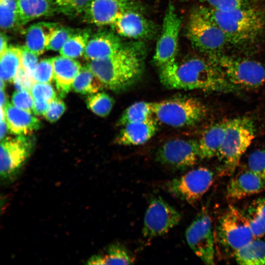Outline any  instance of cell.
<instances>
[{
  "label": "cell",
  "instance_id": "cell-2",
  "mask_svg": "<svg viewBox=\"0 0 265 265\" xmlns=\"http://www.w3.org/2000/svg\"><path fill=\"white\" fill-rule=\"evenodd\" d=\"M142 57L137 46H123L113 55L91 60L86 66L104 86L120 91L130 87L140 77L143 69Z\"/></svg>",
  "mask_w": 265,
  "mask_h": 265
},
{
  "label": "cell",
  "instance_id": "cell-20",
  "mask_svg": "<svg viewBox=\"0 0 265 265\" xmlns=\"http://www.w3.org/2000/svg\"><path fill=\"white\" fill-rule=\"evenodd\" d=\"M53 71V78L61 97L69 92L75 78L81 68L77 61L63 55L51 58Z\"/></svg>",
  "mask_w": 265,
  "mask_h": 265
},
{
  "label": "cell",
  "instance_id": "cell-11",
  "mask_svg": "<svg viewBox=\"0 0 265 265\" xmlns=\"http://www.w3.org/2000/svg\"><path fill=\"white\" fill-rule=\"evenodd\" d=\"M186 241L195 254L205 264H214L216 253L214 231L212 220L204 210L199 213L187 228Z\"/></svg>",
  "mask_w": 265,
  "mask_h": 265
},
{
  "label": "cell",
  "instance_id": "cell-44",
  "mask_svg": "<svg viewBox=\"0 0 265 265\" xmlns=\"http://www.w3.org/2000/svg\"><path fill=\"white\" fill-rule=\"evenodd\" d=\"M49 105V103L44 100H34L33 112L35 115H44Z\"/></svg>",
  "mask_w": 265,
  "mask_h": 265
},
{
  "label": "cell",
  "instance_id": "cell-30",
  "mask_svg": "<svg viewBox=\"0 0 265 265\" xmlns=\"http://www.w3.org/2000/svg\"><path fill=\"white\" fill-rule=\"evenodd\" d=\"M152 103L136 102L127 107L122 113L117 122L118 126L131 123L144 121L152 117Z\"/></svg>",
  "mask_w": 265,
  "mask_h": 265
},
{
  "label": "cell",
  "instance_id": "cell-3",
  "mask_svg": "<svg viewBox=\"0 0 265 265\" xmlns=\"http://www.w3.org/2000/svg\"><path fill=\"white\" fill-rule=\"evenodd\" d=\"M206 8L225 33L228 42L232 44H242L254 40L265 26V17L262 11L251 6L225 12Z\"/></svg>",
  "mask_w": 265,
  "mask_h": 265
},
{
  "label": "cell",
  "instance_id": "cell-17",
  "mask_svg": "<svg viewBox=\"0 0 265 265\" xmlns=\"http://www.w3.org/2000/svg\"><path fill=\"white\" fill-rule=\"evenodd\" d=\"M265 190V181L249 169L235 175L229 181L226 189L228 200H239Z\"/></svg>",
  "mask_w": 265,
  "mask_h": 265
},
{
  "label": "cell",
  "instance_id": "cell-23",
  "mask_svg": "<svg viewBox=\"0 0 265 265\" xmlns=\"http://www.w3.org/2000/svg\"><path fill=\"white\" fill-rule=\"evenodd\" d=\"M57 26L55 23L45 22L32 25L26 32L25 46L38 56L43 54Z\"/></svg>",
  "mask_w": 265,
  "mask_h": 265
},
{
  "label": "cell",
  "instance_id": "cell-25",
  "mask_svg": "<svg viewBox=\"0 0 265 265\" xmlns=\"http://www.w3.org/2000/svg\"><path fill=\"white\" fill-rule=\"evenodd\" d=\"M20 26L51 13L53 8L49 0H17Z\"/></svg>",
  "mask_w": 265,
  "mask_h": 265
},
{
  "label": "cell",
  "instance_id": "cell-27",
  "mask_svg": "<svg viewBox=\"0 0 265 265\" xmlns=\"http://www.w3.org/2000/svg\"><path fill=\"white\" fill-rule=\"evenodd\" d=\"M255 238L265 235V197L253 200L243 212Z\"/></svg>",
  "mask_w": 265,
  "mask_h": 265
},
{
  "label": "cell",
  "instance_id": "cell-19",
  "mask_svg": "<svg viewBox=\"0 0 265 265\" xmlns=\"http://www.w3.org/2000/svg\"><path fill=\"white\" fill-rule=\"evenodd\" d=\"M158 130L157 121L153 117L139 122L127 124L124 126L115 139L120 145H139L150 140Z\"/></svg>",
  "mask_w": 265,
  "mask_h": 265
},
{
  "label": "cell",
  "instance_id": "cell-32",
  "mask_svg": "<svg viewBox=\"0 0 265 265\" xmlns=\"http://www.w3.org/2000/svg\"><path fill=\"white\" fill-rule=\"evenodd\" d=\"M0 26L3 30L20 26L17 0H0Z\"/></svg>",
  "mask_w": 265,
  "mask_h": 265
},
{
  "label": "cell",
  "instance_id": "cell-8",
  "mask_svg": "<svg viewBox=\"0 0 265 265\" xmlns=\"http://www.w3.org/2000/svg\"><path fill=\"white\" fill-rule=\"evenodd\" d=\"M209 57L227 80L239 89L259 88L265 82V67L258 61L222 53Z\"/></svg>",
  "mask_w": 265,
  "mask_h": 265
},
{
  "label": "cell",
  "instance_id": "cell-4",
  "mask_svg": "<svg viewBox=\"0 0 265 265\" xmlns=\"http://www.w3.org/2000/svg\"><path fill=\"white\" fill-rule=\"evenodd\" d=\"M216 252L220 257H234L255 238L243 212L231 206L218 219L214 230Z\"/></svg>",
  "mask_w": 265,
  "mask_h": 265
},
{
  "label": "cell",
  "instance_id": "cell-37",
  "mask_svg": "<svg viewBox=\"0 0 265 265\" xmlns=\"http://www.w3.org/2000/svg\"><path fill=\"white\" fill-rule=\"evenodd\" d=\"M210 7L220 11H229L250 6V0H201Z\"/></svg>",
  "mask_w": 265,
  "mask_h": 265
},
{
  "label": "cell",
  "instance_id": "cell-12",
  "mask_svg": "<svg viewBox=\"0 0 265 265\" xmlns=\"http://www.w3.org/2000/svg\"><path fill=\"white\" fill-rule=\"evenodd\" d=\"M32 145L23 135L7 137L0 143V179L3 184L15 181L30 155Z\"/></svg>",
  "mask_w": 265,
  "mask_h": 265
},
{
  "label": "cell",
  "instance_id": "cell-48",
  "mask_svg": "<svg viewBox=\"0 0 265 265\" xmlns=\"http://www.w3.org/2000/svg\"></svg>",
  "mask_w": 265,
  "mask_h": 265
},
{
  "label": "cell",
  "instance_id": "cell-40",
  "mask_svg": "<svg viewBox=\"0 0 265 265\" xmlns=\"http://www.w3.org/2000/svg\"><path fill=\"white\" fill-rule=\"evenodd\" d=\"M33 98L29 91L17 90L12 95V103L15 107L31 113L34 103Z\"/></svg>",
  "mask_w": 265,
  "mask_h": 265
},
{
  "label": "cell",
  "instance_id": "cell-31",
  "mask_svg": "<svg viewBox=\"0 0 265 265\" xmlns=\"http://www.w3.org/2000/svg\"><path fill=\"white\" fill-rule=\"evenodd\" d=\"M90 37V32L87 30L75 32L59 51L60 54L71 58L81 56Z\"/></svg>",
  "mask_w": 265,
  "mask_h": 265
},
{
  "label": "cell",
  "instance_id": "cell-26",
  "mask_svg": "<svg viewBox=\"0 0 265 265\" xmlns=\"http://www.w3.org/2000/svg\"><path fill=\"white\" fill-rule=\"evenodd\" d=\"M234 257L240 265H265V241L255 238L239 249Z\"/></svg>",
  "mask_w": 265,
  "mask_h": 265
},
{
  "label": "cell",
  "instance_id": "cell-22",
  "mask_svg": "<svg viewBox=\"0 0 265 265\" xmlns=\"http://www.w3.org/2000/svg\"><path fill=\"white\" fill-rule=\"evenodd\" d=\"M229 119L217 122L207 128L198 141L200 159L216 156L224 140Z\"/></svg>",
  "mask_w": 265,
  "mask_h": 265
},
{
  "label": "cell",
  "instance_id": "cell-13",
  "mask_svg": "<svg viewBox=\"0 0 265 265\" xmlns=\"http://www.w3.org/2000/svg\"><path fill=\"white\" fill-rule=\"evenodd\" d=\"M181 24L174 6L170 2L165 12L161 34L153 57L154 62L159 68L176 60Z\"/></svg>",
  "mask_w": 265,
  "mask_h": 265
},
{
  "label": "cell",
  "instance_id": "cell-41",
  "mask_svg": "<svg viewBox=\"0 0 265 265\" xmlns=\"http://www.w3.org/2000/svg\"><path fill=\"white\" fill-rule=\"evenodd\" d=\"M14 85L17 90L31 91L35 83L33 77L21 66L13 79Z\"/></svg>",
  "mask_w": 265,
  "mask_h": 265
},
{
  "label": "cell",
  "instance_id": "cell-29",
  "mask_svg": "<svg viewBox=\"0 0 265 265\" xmlns=\"http://www.w3.org/2000/svg\"><path fill=\"white\" fill-rule=\"evenodd\" d=\"M104 87L102 82L86 66L81 67L72 84L73 90L81 94H92Z\"/></svg>",
  "mask_w": 265,
  "mask_h": 265
},
{
  "label": "cell",
  "instance_id": "cell-16",
  "mask_svg": "<svg viewBox=\"0 0 265 265\" xmlns=\"http://www.w3.org/2000/svg\"><path fill=\"white\" fill-rule=\"evenodd\" d=\"M112 26L119 35L135 39L150 37L155 29L153 24L135 9L123 12Z\"/></svg>",
  "mask_w": 265,
  "mask_h": 265
},
{
  "label": "cell",
  "instance_id": "cell-7",
  "mask_svg": "<svg viewBox=\"0 0 265 265\" xmlns=\"http://www.w3.org/2000/svg\"><path fill=\"white\" fill-rule=\"evenodd\" d=\"M152 107L159 121L176 128L197 124L208 111L203 103L191 97H175L152 103Z\"/></svg>",
  "mask_w": 265,
  "mask_h": 265
},
{
  "label": "cell",
  "instance_id": "cell-18",
  "mask_svg": "<svg viewBox=\"0 0 265 265\" xmlns=\"http://www.w3.org/2000/svg\"><path fill=\"white\" fill-rule=\"evenodd\" d=\"M122 47L117 35L108 31H100L90 37L83 55L90 61L103 59L113 55Z\"/></svg>",
  "mask_w": 265,
  "mask_h": 265
},
{
  "label": "cell",
  "instance_id": "cell-5",
  "mask_svg": "<svg viewBox=\"0 0 265 265\" xmlns=\"http://www.w3.org/2000/svg\"><path fill=\"white\" fill-rule=\"evenodd\" d=\"M255 133L251 117L243 116L229 119L224 140L216 156L221 164L220 175H230L235 172Z\"/></svg>",
  "mask_w": 265,
  "mask_h": 265
},
{
  "label": "cell",
  "instance_id": "cell-39",
  "mask_svg": "<svg viewBox=\"0 0 265 265\" xmlns=\"http://www.w3.org/2000/svg\"><path fill=\"white\" fill-rule=\"evenodd\" d=\"M31 94L34 100H44L48 103L56 98L55 91L49 83H35Z\"/></svg>",
  "mask_w": 265,
  "mask_h": 265
},
{
  "label": "cell",
  "instance_id": "cell-46",
  "mask_svg": "<svg viewBox=\"0 0 265 265\" xmlns=\"http://www.w3.org/2000/svg\"><path fill=\"white\" fill-rule=\"evenodd\" d=\"M0 140L3 139V138L5 136L6 133L7 132L8 127L7 126V123L5 119L0 120Z\"/></svg>",
  "mask_w": 265,
  "mask_h": 265
},
{
  "label": "cell",
  "instance_id": "cell-10",
  "mask_svg": "<svg viewBox=\"0 0 265 265\" xmlns=\"http://www.w3.org/2000/svg\"><path fill=\"white\" fill-rule=\"evenodd\" d=\"M182 214L160 196L153 198L146 210L142 230L148 240L163 236L178 225Z\"/></svg>",
  "mask_w": 265,
  "mask_h": 265
},
{
  "label": "cell",
  "instance_id": "cell-15",
  "mask_svg": "<svg viewBox=\"0 0 265 265\" xmlns=\"http://www.w3.org/2000/svg\"><path fill=\"white\" fill-rule=\"evenodd\" d=\"M131 9H134L133 0H90L84 19L98 26L112 25L121 14Z\"/></svg>",
  "mask_w": 265,
  "mask_h": 265
},
{
  "label": "cell",
  "instance_id": "cell-42",
  "mask_svg": "<svg viewBox=\"0 0 265 265\" xmlns=\"http://www.w3.org/2000/svg\"><path fill=\"white\" fill-rule=\"evenodd\" d=\"M65 110L66 106L63 101L55 98L49 103L48 108L44 115L48 121L54 122L61 117Z\"/></svg>",
  "mask_w": 265,
  "mask_h": 265
},
{
  "label": "cell",
  "instance_id": "cell-33",
  "mask_svg": "<svg viewBox=\"0 0 265 265\" xmlns=\"http://www.w3.org/2000/svg\"><path fill=\"white\" fill-rule=\"evenodd\" d=\"M88 108L96 115L106 117L110 112L114 104V100L105 92L91 94L86 99Z\"/></svg>",
  "mask_w": 265,
  "mask_h": 265
},
{
  "label": "cell",
  "instance_id": "cell-34",
  "mask_svg": "<svg viewBox=\"0 0 265 265\" xmlns=\"http://www.w3.org/2000/svg\"><path fill=\"white\" fill-rule=\"evenodd\" d=\"M53 0L61 13L70 16H76L84 11L90 0Z\"/></svg>",
  "mask_w": 265,
  "mask_h": 265
},
{
  "label": "cell",
  "instance_id": "cell-38",
  "mask_svg": "<svg viewBox=\"0 0 265 265\" xmlns=\"http://www.w3.org/2000/svg\"><path fill=\"white\" fill-rule=\"evenodd\" d=\"M32 77L35 82H51L54 78L51 58L44 59L38 62Z\"/></svg>",
  "mask_w": 265,
  "mask_h": 265
},
{
  "label": "cell",
  "instance_id": "cell-36",
  "mask_svg": "<svg viewBox=\"0 0 265 265\" xmlns=\"http://www.w3.org/2000/svg\"><path fill=\"white\" fill-rule=\"evenodd\" d=\"M247 167L248 169L265 181V147L256 150L250 154Z\"/></svg>",
  "mask_w": 265,
  "mask_h": 265
},
{
  "label": "cell",
  "instance_id": "cell-1",
  "mask_svg": "<svg viewBox=\"0 0 265 265\" xmlns=\"http://www.w3.org/2000/svg\"><path fill=\"white\" fill-rule=\"evenodd\" d=\"M159 69L160 82L169 89L222 93H236L240 90L227 80L209 57L190 56Z\"/></svg>",
  "mask_w": 265,
  "mask_h": 265
},
{
  "label": "cell",
  "instance_id": "cell-47",
  "mask_svg": "<svg viewBox=\"0 0 265 265\" xmlns=\"http://www.w3.org/2000/svg\"><path fill=\"white\" fill-rule=\"evenodd\" d=\"M7 103L6 97L4 89H0V107L4 108Z\"/></svg>",
  "mask_w": 265,
  "mask_h": 265
},
{
  "label": "cell",
  "instance_id": "cell-24",
  "mask_svg": "<svg viewBox=\"0 0 265 265\" xmlns=\"http://www.w3.org/2000/svg\"><path fill=\"white\" fill-rule=\"evenodd\" d=\"M134 261L133 256L123 245L114 243L109 246L103 252L91 257L88 265H128Z\"/></svg>",
  "mask_w": 265,
  "mask_h": 265
},
{
  "label": "cell",
  "instance_id": "cell-43",
  "mask_svg": "<svg viewBox=\"0 0 265 265\" xmlns=\"http://www.w3.org/2000/svg\"><path fill=\"white\" fill-rule=\"evenodd\" d=\"M20 48L21 51V65L32 76L33 73L38 63V55L30 51L26 46Z\"/></svg>",
  "mask_w": 265,
  "mask_h": 265
},
{
  "label": "cell",
  "instance_id": "cell-14",
  "mask_svg": "<svg viewBox=\"0 0 265 265\" xmlns=\"http://www.w3.org/2000/svg\"><path fill=\"white\" fill-rule=\"evenodd\" d=\"M157 160L177 170L193 166L200 159L199 142L194 139L177 138L164 143L158 149Z\"/></svg>",
  "mask_w": 265,
  "mask_h": 265
},
{
  "label": "cell",
  "instance_id": "cell-6",
  "mask_svg": "<svg viewBox=\"0 0 265 265\" xmlns=\"http://www.w3.org/2000/svg\"><path fill=\"white\" fill-rule=\"evenodd\" d=\"M186 33L192 45L209 57L221 53L229 43L225 33L205 6L196 8L191 12Z\"/></svg>",
  "mask_w": 265,
  "mask_h": 265
},
{
  "label": "cell",
  "instance_id": "cell-28",
  "mask_svg": "<svg viewBox=\"0 0 265 265\" xmlns=\"http://www.w3.org/2000/svg\"><path fill=\"white\" fill-rule=\"evenodd\" d=\"M0 80L4 82L13 80L21 64L20 47L9 46L0 54Z\"/></svg>",
  "mask_w": 265,
  "mask_h": 265
},
{
  "label": "cell",
  "instance_id": "cell-21",
  "mask_svg": "<svg viewBox=\"0 0 265 265\" xmlns=\"http://www.w3.org/2000/svg\"><path fill=\"white\" fill-rule=\"evenodd\" d=\"M5 120L10 132L19 135H26L40 126V121L31 113L7 103L5 107Z\"/></svg>",
  "mask_w": 265,
  "mask_h": 265
},
{
  "label": "cell",
  "instance_id": "cell-35",
  "mask_svg": "<svg viewBox=\"0 0 265 265\" xmlns=\"http://www.w3.org/2000/svg\"><path fill=\"white\" fill-rule=\"evenodd\" d=\"M75 33V31L71 28L57 26L50 38L46 50L60 51Z\"/></svg>",
  "mask_w": 265,
  "mask_h": 265
},
{
  "label": "cell",
  "instance_id": "cell-45",
  "mask_svg": "<svg viewBox=\"0 0 265 265\" xmlns=\"http://www.w3.org/2000/svg\"><path fill=\"white\" fill-rule=\"evenodd\" d=\"M7 36L2 32L0 33V54L4 52L8 48Z\"/></svg>",
  "mask_w": 265,
  "mask_h": 265
},
{
  "label": "cell",
  "instance_id": "cell-9",
  "mask_svg": "<svg viewBox=\"0 0 265 265\" xmlns=\"http://www.w3.org/2000/svg\"><path fill=\"white\" fill-rule=\"evenodd\" d=\"M214 174L210 169L201 167L168 181L166 190L173 197L193 204L200 200L212 185Z\"/></svg>",
  "mask_w": 265,
  "mask_h": 265
}]
</instances>
